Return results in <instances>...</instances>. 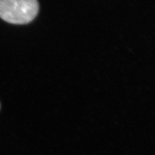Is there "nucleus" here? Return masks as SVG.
Listing matches in <instances>:
<instances>
[{
	"label": "nucleus",
	"instance_id": "nucleus-1",
	"mask_svg": "<svg viewBox=\"0 0 155 155\" xmlns=\"http://www.w3.org/2000/svg\"><path fill=\"white\" fill-rule=\"evenodd\" d=\"M38 11L37 0H0V18L12 24L30 23Z\"/></svg>",
	"mask_w": 155,
	"mask_h": 155
}]
</instances>
